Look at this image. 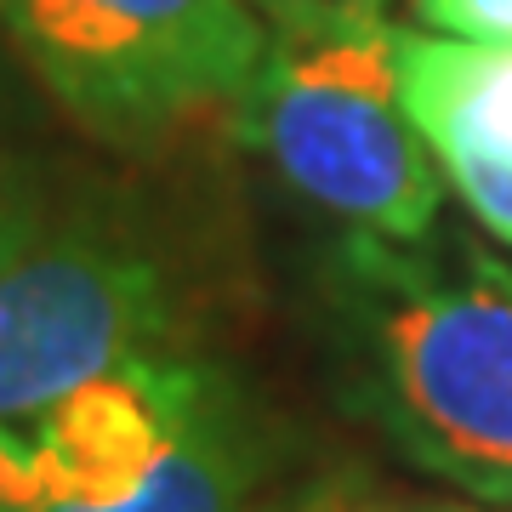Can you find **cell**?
<instances>
[{
    "instance_id": "obj_5",
    "label": "cell",
    "mask_w": 512,
    "mask_h": 512,
    "mask_svg": "<svg viewBox=\"0 0 512 512\" xmlns=\"http://www.w3.org/2000/svg\"><path fill=\"white\" fill-rule=\"evenodd\" d=\"M404 114L495 239H512V46L399 29Z\"/></svg>"
},
{
    "instance_id": "obj_10",
    "label": "cell",
    "mask_w": 512,
    "mask_h": 512,
    "mask_svg": "<svg viewBox=\"0 0 512 512\" xmlns=\"http://www.w3.org/2000/svg\"><path fill=\"white\" fill-rule=\"evenodd\" d=\"M410 512H467V507H410Z\"/></svg>"
},
{
    "instance_id": "obj_1",
    "label": "cell",
    "mask_w": 512,
    "mask_h": 512,
    "mask_svg": "<svg viewBox=\"0 0 512 512\" xmlns=\"http://www.w3.org/2000/svg\"><path fill=\"white\" fill-rule=\"evenodd\" d=\"M239 126L302 200L370 234L421 239L439 217V160L404 114L387 18L268 35Z\"/></svg>"
},
{
    "instance_id": "obj_6",
    "label": "cell",
    "mask_w": 512,
    "mask_h": 512,
    "mask_svg": "<svg viewBox=\"0 0 512 512\" xmlns=\"http://www.w3.org/2000/svg\"><path fill=\"white\" fill-rule=\"evenodd\" d=\"M40 512H302V507H262L256 433L228 410L222 387L200 376L177 439L165 444L154 473L126 501H114V507H40Z\"/></svg>"
},
{
    "instance_id": "obj_9",
    "label": "cell",
    "mask_w": 512,
    "mask_h": 512,
    "mask_svg": "<svg viewBox=\"0 0 512 512\" xmlns=\"http://www.w3.org/2000/svg\"><path fill=\"white\" fill-rule=\"evenodd\" d=\"M251 12L268 35H285V29H325V23H376L387 0H251Z\"/></svg>"
},
{
    "instance_id": "obj_7",
    "label": "cell",
    "mask_w": 512,
    "mask_h": 512,
    "mask_svg": "<svg viewBox=\"0 0 512 512\" xmlns=\"http://www.w3.org/2000/svg\"><path fill=\"white\" fill-rule=\"evenodd\" d=\"M52 507V484L40 467V450L23 427H0V512Z\"/></svg>"
},
{
    "instance_id": "obj_3",
    "label": "cell",
    "mask_w": 512,
    "mask_h": 512,
    "mask_svg": "<svg viewBox=\"0 0 512 512\" xmlns=\"http://www.w3.org/2000/svg\"><path fill=\"white\" fill-rule=\"evenodd\" d=\"M359 251L387 296L370 353L399 444L461 490L512 501V279L490 262L433 274Z\"/></svg>"
},
{
    "instance_id": "obj_8",
    "label": "cell",
    "mask_w": 512,
    "mask_h": 512,
    "mask_svg": "<svg viewBox=\"0 0 512 512\" xmlns=\"http://www.w3.org/2000/svg\"><path fill=\"white\" fill-rule=\"evenodd\" d=\"M416 12L450 40L512 46V0H416Z\"/></svg>"
},
{
    "instance_id": "obj_2",
    "label": "cell",
    "mask_w": 512,
    "mask_h": 512,
    "mask_svg": "<svg viewBox=\"0 0 512 512\" xmlns=\"http://www.w3.org/2000/svg\"><path fill=\"white\" fill-rule=\"evenodd\" d=\"M40 86L109 143L245 114L268 29L251 0H0Z\"/></svg>"
},
{
    "instance_id": "obj_4",
    "label": "cell",
    "mask_w": 512,
    "mask_h": 512,
    "mask_svg": "<svg viewBox=\"0 0 512 512\" xmlns=\"http://www.w3.org/2000/svg\"><path fill=\"white\" fill-rule=\"evenodd\" d=\"M160 285L103 245L0 256V427L40 421L97 376L148 359Z\"/></svg>"
}]
</instances>
